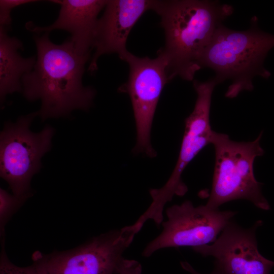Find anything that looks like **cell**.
<instances>
[{"label": "cell", "instance_id": "obj_1", "mask_svg": "<svg viewBox=\"0 0 274 274\" xmlns=\"http://www.w3.org/2000/svg\"><path fill=\"white\" fill-rule=\"evenodd\" d=\"M49 34L34 37L36 63L21 80L26 99L41 100L38 115L43 120L66 116L76 109L87 111L95 95L94 89L82 83L90 53L79 52L70 38L61 44H54Z\"/></svg>", "mask_w": 274, "mask_h": 274}, {"label": "cell", "instance_id": "obj_2", "mask_svg": "<svg viewBox=\"0 0 274 274\" xmlns=\"http://www.w3.org/2000/svg\"><path fill=\"white\" fill-rule=\"evenodd\" d=\"M152 10L164 31L165 44L157 54L166 61L170 80L178 76L192 81L216 29L233 9L216 1L169 0L154 1Z\"/></svg>", "mask_w": 274, "mask_h": 274}, {"label": "cell", "instance_id": "obj_3", "mask_svg": "<svg viewBox=\"0 0 274 274\" xmlns=\"http://www.w3.org/2000/svg\"><path fill=\"white\" fill-rule=\"evenodd\" d=\"M251 22L250 27L246 30L219 25L200 61L201 68L209 67L214 71L217 84L226 80L231 81L225 93L228 98H234L245 90H252L255 76L267 78L270 75L263 62L274 47V35L260 30L255 16Z\"/></svg>", "mask_w": 274, "mask_h": 274}, {"label": "cell", "instance_id": "obj_4", "mask_svg": "<svg viewBox=\"0 0 274 274\" xmlns=\"http://www.w3.org/2000/svg\"><path fill=\"white\" fill-rule=\"evenodd\" d=\"M261 131L256 140L236 142L228 135L213 131L211 144L215 152L212 187L208 207L217 209L222 204L236 199H246L264 210L270 206L261 192L263 184L255 179L253 163L264 151L260 142Z\"/></svg>", "mask_w": 274, "mask_h": 274}, {"label": "cell", "instance_id": "obj_5", "mask_svg": "<svg viewBox=\"0 0 274 274\" xmlns=\"http://www.w3.org/2000/svg\"><path fill=\"white\" fill-rule=\"evenodd\" d=\"M140 229L133 224L95 236L73 249L45 254L36 251L38 274H117L123 254Z\"/></svg>", "mask_w": 274, "mask_h": 274}, {"label": "cell", "instance_id": "obj_6", "mask_svg": "<svg viewBox=\"0 0 274 274\" xmlns=\"http://www.w3.org/2000/svg\"><path fill=\"white\" fill-rule=\"evenodd\" d=\"M33 112L7 123L0 135V175L13 194L27 199L32 195L30 182L41 168V159L51 148L54 129L46 126L35 133L29 129Z\"/></svg>", "mask_w": 274, "mask_h": 274}, {"label": "cell", "instance_id": "obj_7", "mask_svg": "<svg viewBox=\"0 0 274 274\" xmlns=\"http://www.w3.org/2000/svg\"><path fill=\"white\" fill-rule=\"evenodd\" d=\"M217 84L214 78L205 82L195 80L193 86L197 98L193 111L185 120L184 133L179 157L168 181L162 187L149 190L152 201L143 214L145 220L157 225L163 222L164 208L175 195L183 196L187 191L182 174L187 165L207 145L211 144L213 130L210 122L212 93Z\"/></svg>", "mask_w": 274, "mask_h": 274}, {"label": "cell", "instance_id": "obj_8", "mask_svg": "<svg viewBox=\"0 0 274 274\" xmlns=\"http://www.w3.org/2000/svg\"><path fill=\"white\" fill-rule=\"evenodd\" d=\"M119 58L129 66L128 80L119 91L128 93L131 101L137 134L133 152L154 157L156 154L151 145L150 132L162 89L170 81L166 61L160 55L140 57L128 51Z\"/></svg>", "mask_w": 274, "mask_h": 274}, {"label": "cell", "instance_id": "obj_9", "mask_svg": "<svg viewBox=\"0 0 274 274\" xmlns=\"http://www.w3.org/2000/svg\"><path fill=\"white\" fill-rule=\"evenodd\" d=\"M167 220L162 223L161 233L150 242L142 255L149 257L163 248L209 245L236 214L231 211H221L206 205L194 207L189 200L175 204L166 210Z\"/></svg>", "mask_w": 274, "mask_h": 274}, {"label": "cell", "instance_id": "obj_10", "mask_svg": "<svg viewBox=\"0 0 274 274\" xmlns=\"http://www.w3.org/2000/svg\"><path fill=\"white\" fill-rule=\"evenodd\" d=\"M260 220L248 229L230 221L213 244L193 248L203 256L215 259V269L223 274H269L274 261L259 252L256 238Z\"/></svg>", "mask_w": 274, "mask_h": 274}, {"label": "cell", "instance_id": "obj_11", "mask_svg": "<svg viewBox=\"0 0 274 274\" xmlns=\"http://www.w3.org/2000/svg\"><path fill=\"white\" fill-rule=\"evenodd\" d=\"M152 0H109L104 12L98 18L92 44L94 52L88 71L97 69V60L102 55L116 53L120 57L125 53L129 33L140 18L147 11L152 10Z\"/></svg>", "mask_w": 274, "mask_h": 274}, {"label": "cell", "instance_id": "obj_12", "mask_svg": "<svg viewBox=\"0 0 274 274\" xmlns=\"http://www.w3.org/2000/svg\"><path fill=\"white\" fill-rule=\"evenodd\" d=\"M51 2L60 6L59 15L54 23L47 26H38L32 22L26 24L27 30L38 34L50 33L54 30L70 32V38L77 50L82 54L91 53L94 32L99 12L105 8V0H55Z\"/></svg>", "mask_w": 274, "mask_h": 274}, {"label": "cell", "instance_id": "obj_13", "mask_svg": "<svg viewBox=\"0 0 274 274\" xmlns=\"http://www.w3.org/2000/svg\"><path fill=\"white\" fill-rule=\"evenodd\" d=\"M22 42L10 37L8 30L0 27V96L1 103L6 96L22 91L21 80L32 71L36 57H23L19 50L23 49Z\"/></svg>", "mask_w": 274, "mask_h": 274}, {"label": "cell", "instance_id": "obj_14", "mask_svg": "<svg viewBox=\"0 0 274 274\" xmlns=\"http://www.w3.org/2000/svg\"><path fill=\"white\" fill-rule=\"evenodd\" d=\"M27 199L0 189V236L5 238V227Z\"/></svg>", "mask_w": 274, "mask_h": 274}, {"label": "cell", "instance_id": "obj_15", "mask_svg": "<svg viewBox=\"0 0 274 274\" xmlns=\"http://www.w3.org/2000/svg\"><path fill=\"white\" fill-rule=\"evenodd\" d=\"M0 274H38L32 264L26 267L16 265L9 259L5 250V238L1 239Z\"/></svg>", "mask_w": 274, "mask_h": 274}, {"label": "cell", "instance_id": "obj_16", "mask_svg": "<svg viewBox=\"0 0 274 274\" xmlns=\"http://www.w3.org/2000/svg\"><path fill=\"white\" fill-rule=\"evenodd\" d=\"M32 0H1L0 1V27L8 30L11 27L12 10L19 6L36 2Z\"/></svg>", "mask_w": 274, "mask_h": 274}, {"label": "cell", "instance_id": "obj_17", "mask_svg": "<svg viewBox=\"0 0 274 274\" xmlns=\"http://www.w3.org/2000/svg\"><path fill=\"white\" fill-rule=\"evenodd\" d=\"M142 266L138 261L124 258L118 266L117 274H142Z\"/></svg>", "mask_w": 274, "mask_h": 274}, {"label": "cell", "instance_id": "obj_18", "mask_svg": "<svg viewBox=\"0 0 274 274\" xmlns=\"http://www.w3.org/2000/svg\"><path fill=\"white\" fill-rule=\"evenodd\" d=\"M181 265L183 269L185 270L190 272L191 274H201L198 272L194 268L187 262L182 261L181 262ZM211 274H223L218 270L215 269V270Z\"/></svg>", "mask_w": 274, "mask_h": 274}]
</instances>
